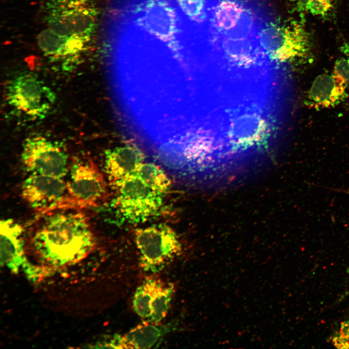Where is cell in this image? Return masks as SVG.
<instances>
[{
	"instance_id": "obj_14",
	"label": "cell",
	"mask_w": 349,
	"mask_h": 349,
	"mask_svg": "<svg viewBox=\"0 0 349 349\" xmlns=\"http://www.w3.org/2000/svg\"><path fill=\"white\" fill-rule=\"evenodd\" d=\"M167 333L160 323L143 321L123 334H116L99 343L96 348L112 349H150Z\"/></svg>"
},
{
	"instance_id": "obj_22",
	"label": "cell",
	"mask_w": 349,
	"mask_h": 349,
	"mask_svg": "<svg viewBox=\"0 0 349 349\" xmlns=\"http://www.w3.org/2000/svg\"><path fill=\"white\" fill-rule=\"evenodd\" d=\"M296 3L297 7L300 11H306V4L308 0H289Z\"/></svg>"
},
{
	"instance_id": "obj_9",
	"label": "cell",
	"mask_w": 349,
	"mask_h": 349,
	"mask_svg": "<svg viewBox=\"0 0 349 349\" xmlns=\"http://www.w3.org/2000/svg\"><path fill=\"white\" fill-rule=\"evenodd\" d=\"M21 196L32 208L38 211L77 206L63 178L30 174L22 184Z\"/></svg>"
},
{
	"instance_id": "obj_23",
	"label": "cell",
	"mask_w": 349,
	"mask_h": 349,
	"mask_svg": "<svg viewBox=\"0 0 349 349\" xmlns=\"http://www.w3.org/2000/svg\"><path fill=\"white\" fill-rule=\"evenodd\" d=\"M343 297H346L347 296H349V286L346 291L344 293L343 295Z\"/></svg>"
},
{
	"instance_id": "obj_6",
	"label": "cell",
	"mask_w": 349,
	"mask_h": 349,
	"mask_svg": "<svg viewBox=\"0 0 349 349\" xmlns=\"http://www.w3.org/2000/svg\"><path fill=\"white\" fill-rule=\"evenodd\" d=\"M21 160L30 174L63 178L69 170L66 153L58 143L43 136L26 139Z\"/></svg>"
},
{
	"instance_id": "obj_17",
	"label": "cell",
	"mask_w": 349,
	"mask_h": 349,
	"mask_svg": "<svg viewBox=\"0 0 349 349\" xmlns=\"http://www.w3.org/2000/svg\"><path fill=\"white\" fill-rule=\"evenodd\" d=\"M153 190L163 195L169 190L171 181L163 170L153 163H143L134 174Z\"/></svg>"
},
{
	"instance_id": "obj_7",
	"label": "cell",
	"mask_w": 349,
	"mask_h": 349,
	"mask_svg": "<svg viewBox=\"0 0 349 349\" xmlns=\"http://www.w3.org/2000/svg\"><path fill=\"white\" fill-rule=\"evenodd\" d=\"M69 193L77 206L96 207L109 199L108 184L97 165L87 159H77L70 169Z\"/></svg>"
},
{
	"instance_id": "obj_13",
	"label": "cell",
	"mask_w": 349,
	"mask_h": 349,
	"mask_svg": "<svg viewBox=\"0 0 349 349\" xmlns=\"http://www.w3.org/2000/svg\"><path fill=\"white\" fill-rule=\"evenodd\" d=\"M347 89L343 80L333 72L320 74L308 91L305 103L317 110L333 107L347 97Z\"/></svg>"
},
{
	"instance_id": "obj_12",
	"label": "cell",
	"mask_w": 349,
	"mask_h": 349,
	"mask_svg": "<svg viewBox=\"0 0 349 349\" xmlns=\"http://www.w3.org/2000/svg\"><path fill=\"white\" fill-rule=\"evenodd\" d=\"M144 159L143 153L134 145H126L106 150L104 168L109 185L114 189L134 174Z\"/></svg>"
},
{
	"instance_id": "obj_20",
	"label": "cell",
	"mask_w": 349,
	"mask_h": 349,
	"mask_svg": "<svg viewBox=\"0 0 349 349\" xmlns=\"http://www.w3.org/2000/svg\"><path fill=\"white\" fill-rule=\"evenodd\" d=\"M344 56L338 58L335 62L333 73L343 81L347 88H349V51H345Z\"/></svg>"
},
{
	"instance_id": "obj_8",
	"label": "cell",
	"mask_w": 349,
	"mask_h": 349,
	"mask_svg": "<svg viewBox=\"0 0 349 349\" xmlns=\"http://www.w3.org/2000/svg\"><path fill=\"white\" fill-rule=\"evenodd\" d=\"M174 291V284L149 275L136 289L133 310L143 321L160 323L169 311Z\"/></svg>"
},
{
	"instance_id": "obj_1",
	"label": "cell",
	"mask_w": 349,
	"mask_h": 349,
	"mask_svg": "<svg viewBox=\"0 0 349 349\" xmlns=\"http://www.w3.org/2000/svg\"><path fill=\"white\" fill-rule=\"evenodd\" d=\"M32 240L37 254L55 266L82 259L96 245L88 217L75 210L59 211L47 216Z\"/></svg>"
},
{
	"instance_id": "obj_11",
	"label": "cell",
	"mask_w": 349,
	"mask_h": 349,
	"mask_svg": "<svg viewBox=\"0 0 349 349\" xmlns=\"http://www.w3.org/2000/svg\"><path fill=\"white\" fill-rule=\"evenodd\" d=\"M143 8L142 16L138 20L139 26L163 42L174 37L177 32L176 16L174 9L166 1L148 0Z\"/></svg>"
},
{
	"instance_id": "obj_5",
	"label": "cell",
	"mask_w": 349,
	"mask_h": 349,
	"mask_svg": "<svg viewBox=\"0 0 349 349\" xmlns=\"http://www.w3.org/2000/svg\"><path fill=\"white\" fill-rule=\"evenodd\" d=\"M114 205L125 220L131 223L143 222L159 212L162 194L153 190L134 174L115 188Z\"/></svg>"
},
{
	"instance_id": "obj_10",
	"label": "cell",
	"mask_w": 349,
	"mask_h": 349,
	"mask_svg": "<svg viewBox=\"0 0 349 349\" xmlns=\"http://www.w3.org/2000/svg\"><path fill=\"white\" fill-rule=\"evenodd\" d=\"M90 39L60 34L48 28L37 35V43L44 55L64 71L73 70L86 51Z\"/></svg>"
},
{
	"instance_id": "obj_4",
	"label": "cell",
	"mask_w": 349,
	"mask_h": 349,
	"mask_svg": "<svg viewBox=\"0 0 349 349\" xmlns=\"http://www.w3.org/2000/svg\"><path fill=\"white\" fill-rule=\"evenodd\" d=\"M97 15L93 0H50L46 7L47 28L60 34L90 40Z\"/></svg>"
},
{
	"instance_id": "obj_2",
	"label": "cell",
	"mask_w": 349,
	"mask_h": 349,
	"mask_svg": "<svg viewBox=\"0 0 349 349\" xmlns=\"http://www.w3.org/2000/svg\"><path fill=\"white\" fill-rule=\"evenodd\" d=\"M134 239L140 254V267L151 274L161 271L182 252L177 233L164 223L136 229Z\"/></svg>"
},
{
	"instance_id": "obj_15",
	"label": "cell",
	"mask_w": 349,
	"mask_h": 349,
	"mask_svg": "<svg viewBox=\"0 0 349 349\" xmlns=\"http://www.w3.org/2000/svg\"><path fill=\"white\" fill-rule=\"evenodd\" d=\"M1 265L16 273L25 260L23 228L13 219H3L0 223Z\"/></svg>"
},
{
	"instance_id": "obj_16",
	"label": "cell",
	"mask_w": 349,
	"mask_h": 349,
	"mask_svg": "<svg viewBox=\"0 0 349 349\" xmlns=\"http://www.w3.org/2000/svg\"><path fill=\"white\" fill-rule=\"evenodd\" d=\"M282 28V43L274 56V61L283 62L307 57L311 44L305 30L295 21L283 25Z\"/></svg>"
},
{
	"instance_id": "obj_19",
	"label": "cell",
	"mask_w": 349,
	"mask_h": 349,
	"mask_svg": "<svg viewBox=\"0 0 349 349\" xmlns=\"http://www.w3.org/2000/svg\"><path fill=\"white\" fill-rule=\"evenodd\" d=\"M333 345L338 349H349V319L341 322L331 337Z\"/></svg>"
},
{
	"instance_id": "obj_3",
	"label": "cell",
	"mask_w": 349,
	"mask_h": 349,
	"mask_svg": "<svg viewBox=\"0 0 349 349\" xmlns=\"http://www.w3.org/2000/svg\"><path fill=\"white\" fill-rule=\"evenodd\" d=\"M5 93L7 103L14 111L33 120L45 118L56 99L54 91L40 78L27 72L12 78Z\"/></svg>"
},
{
	"instance_id": "obj_18",
	"label": "cell",
	"mask_w": 349,
	"mask_h": 349,
	"mask_svg": "<svg viewBox=\"0 0 349 349\" xmlns=\"http://www.w3.org/2000/svg\"><path fill=\"white\" fill-rule=\"evenodd\" d=\"M183 13L191 21L201 23L207 17L208 0H176Z\"/></svg>"
},
{
	"instance_id": "obj_21",
	"label": "cell",
	"mask_w": 349,
	"mask_h": 349,
	"mask_svg": "<svg viewBox=\"0 0 349 349\" xmlns=\"http://www.w3.org/2000/svg\"><path fill=\"white\" fill-rule=\"evenodd\" d=\"M333 0H308L306 11L315 16H325L333 7Z\"/></svg>"
}]
</instances>
